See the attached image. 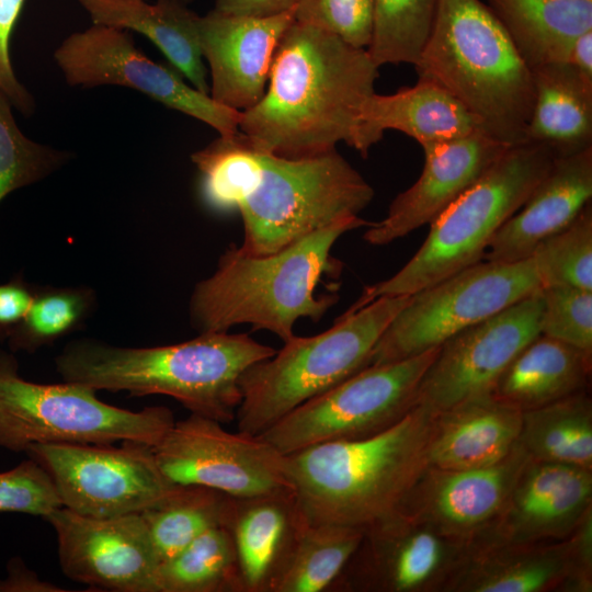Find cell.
Masks as SVG:
<instances>
[{
  "label": "cell",
  "mask_w": 592,
  "mask_h": 592,
  "mask_svg": "<svg viewBox=\"0 0 592 592\" xmlns=\"http://www.w3.org/2000/svg\"><path fill=\"white\" fill-rule=\"evenodd\" d=\"M378 68L367 49L294 20L274 53L267 89L241 112L239 132L258 151L288 158L340 141L352 147Z\"/></svg>",
  "instance_id": "obj_1"
},
{
  "label": "cell",
  "mask_w": 592,
  "mask_h": 592,
  "mask_svg": "<svg viewBox=\"0 0 592 592\" xmlns=\"http://www.w3.org/2000/svg\"><path fill=\"white\" fill-rule=\"evenodd\" d=\"M437 413L418 403L372 436L321 443L285 455L304 520L365 532L397 513L429 467Z\"/></svg>",
  "instance_id": "obj_2"
},
{
  "label": "cell",
  "mask_w": 592,
  "mask_h": 592,
  "mask_svg": "<svg viewBox=\"0 0 592 592\" xmlns=\"http://www.w3.org/2000/svg\"><path fill=\"white\" fill-rule=\"evenodd\" d=\"M276 352L247 333L209 332L171 345L124 348L92 339L68 343L55 358L64 382L132 396L163 395L223 424L241 402L239 380Z\"/></svg>",
  "instance_id": "obj_3"
},
{
  "label": "cell",
  "mask_w": 592,
  "mask_h": 592,
  "mask_svg": "<svg viewBox=\"0 0 592 592\" xmlns=\"http://www.w3.org/2000/svg\"><path fill=\"white\" fill-rule=\"evenodd\" d=\"M369 225L360 216L342 219L265 255L230 246L216 271L192 293V325L200 333L250 325L253 331L266 330L283 342L289 340L297 320L318 322L339 299L334 293H317L323 278L342 271L341 262L331 254L335 241Z\"/></svg>",
  "instance_id": "obj_4"
},
{
  "label": "cell",
  "mask_w": 592,
  "mask_h": 592,
  "mask_svg": "<svg viewBox=\"0 0 592 592\" xmlns=\"http://www.w3.org/2000/svg\"><path fill=\"white\" fill-rule=\"evenodd\" d=\"M419 79L451 93L477 128L511 147L526 141L534 105L532 70L480 0H439L414 66Z\"/></svg>",
  "instance_id": "obj_5"
},
{
  "label": "cell",
  "mask_w": 592,
  "mask_h": 592,
  "mask_svg": "<svg viewBox=\"0 0 592 592\" xmlns=\"http://www.w3.org/2000/svg\"><path fill=\"white\" fill-rule=\"evenodd\" d=\"M556 155L546 146L509 147L487 173L434 221L428 237L391 277L366 286L344 312L384 296H410L481 260L498 230L526 202L551 169Z\"/></svg>",
  "instance_id": "obj_6"
},
{
  "label": "cell",
  "mask_w": 592,
  "mask_h": 592,
  "mask_svg": "<svg viewBox=\"0 0 592 592\" xmlns=\"http://www.w3.org/2000/svg\"><path fill=\"white\" fill-rule=\"evenodd\" d=\"M374 190L337 149L299 158L258 151L239 189L243 240L251 255L277 252L342 219L358 216Z\"/></svg>",
  "instance_id": "obj_7"
},
{
  "label": "cell",
  "mask_w": 592,
  "mask_h": 592,
  "mask_svg": "<svg viewBox=\"0 0 592 592\" xmlns=\"http://www.w3.org/2000/svg\"><path fill=\"white\" fill-rule=\"evenodd\" d=\"M410 296H384L337 318L328 330L284 342L239 380L237 429L260 435L292 410L368 365L374 346Z\"/></svg>",
  "instance_id": "obj_8"
},
{
  "label": "cell",
  "mask_w": 592,
  "mask_h": 592,
  "mask_svg": "<svg viewBox=\"0 0 592 592\" xmlns=\"http://www.w3.org/2000/svg\"><path fill=\"white\" fill-rule=\"evenodd\" d=\"M175 422L163 406L139 411L109 405L86 385L38 384L19 374L13 352L0 349V447L20 453L32 444L137 442L153 447Z\"/></svg>",
  "instance_id": "obj_9"
},
{
  "label": "cell",
  "mask_w": 592,
  "mask_h": 592,
  "mask_svg": "<svg viewBox=\"0 0 592 592\" xmlns=\"http://www.w3.org/2000/svg\"><path fill=\"white\" fill-rule=\"evenodd\" d=\"M540 288L532 258L510 263L481 260L410 295L374 346L368 365L401 361L437 348Z\"/></svg>",
  "instance_id": "obj_10"
},
{
  "label": "cell",
  "mask_w": 592,
  "mask_h": 592,
  "mask_svg": "<svg viewBox=\"0 0 592 592\" xmlns=\"http://www.w3.org/2000/svg\"><path fill=\"white\" fill-rule=\"evenodd\" d=\"M437 351L439 346L401 361L368 365L257 436L288 455L321 443L379 433L417 406L419 383Z\"/></svg>",
  "instance_id": "obj_11"
},
{
  "label": "cell",
  "mask_w": 592,
  "mask_h": 592,
  "mask_svg": "<svg viewBox=\"0 0 592 592\" xmlns=\"http://www.w3.org/2000/svg\"><path fill=\"white\" fill-rule=\"evenodd\" d=\"M24 453L48 473L62 506L84 516L140 513L175 487L160 470L152 447L137 442L121 447L32 444Z\"/></svg>",
  "instance_id": "obj_12"
},
{
  "label": "cell",
  "mask_w": 592,
  "mask_h": 592,
  "mask_svg": "<svg viewBox=\"0 0 592 592\" xmlns=\"http://www.w3.org/2000/svg\"><path fill=\"white\" fill-rule=\"evenodd\" d=\"M54 59L69 86L126 87L209 125L219 136L239 133L241 112L187 84L174 68L152 61L135 46L129 31L93 24L65 38Z\"/></svg>",
  "instance_id": "obj_13"
},
{
  "label": "cell",
  "mask_w": 592,
  "mask_h": 592,
  "mask_svg": "<svg viewBox=\"0 0 592 592\" xmlns=\"http://www.w3.org/2000/svg\"><path fill=\"white\" fill-rule=\"evenodd\" d=\"M152 452L174 485L204 486L236 499L294 491L285 455L260 436L229 432L194 413L175 421Z\"/></svg>",
  "instance_id": "obj_14"
},
{
  "label": "cell",
  "mask_w": 592,
  "mask_h": 592,
  "mask_svg": "<svg viewBox=\"0 0 592 592\" xmlns=\"http://www.w3.org/2000/svg\"><path fill=\"white\" fill-rule=\"evenodd\" d=\"M540 289L444 341L419 383L417 405L441 412L490 395L511 361L540 334Z\"/></svg>",
  "instance_id": "obj_15"
},
{
  "label": "cell",
  "mask_w": 592,
  "mask_h": 592,
  "mask_svg": "<svg viewBox=\"0 0 592 592\" xmlns=\"http://www.w3.org/2000/svg\"><path fill=\"white\" fill-rule=\"evenodd\" d=\"M469 544L398 511L364 532L334 583L350 591L445 592Z\"/></svg>",
  "instance_id": "obj_16"
},
{
  "label": "cell",
  "mask_w": 592,
  "mask_h": 592,
  "mask_svg": "<svg viewBox=\"0 0 592 592\" xmlns=\"http://www.w3.org/2000/svg\"><path fill=\"white\" fill-rule=\"evenodd\" d=\"M45 520L70 580L93 591L157 592L160 562L140 513L90 517L62 506Z\"/></svg>",
  "instance_id": "obj_17"
},
{
  "label": "cell",
  "mask_w": 592,
  "mask_h": 592,
  "mask_svg": "<svg viewBox=\"0 0 592 592\" xmlns=\"http://www.w3.org/2000/svg\"><path fill=\"white\" fill-rule=\"evenodd\" d=\"M421 147L424 166L419 179L394 198L384 219L371 223L363 236L368 244H388L434 221L509 148L479 129Z\"/></svg>",
  "instance_id": "obj_18"
},
{
  "label": "cell",
  "mask_w": 592,
  "mask_h": 592,
  "mask_svg": "<svg viewBox=\"0 0 592 592\" xmlns=\"http://www.w3.org/2000/svg\"><path fill=\"white\" fill-rule=\"evenodd\" d=\"M294 21V9L269 16L212 10L197 20L203 59L209 67V95L243 112L263 95L276 47Z\"/></svg>",
  "instance_id": "obj_19"
},
{
  "label": "cell",
  "mask_w": 592,
  "mask_h": 592,
  "mask_svg": "<svg viewBox=\"0 0 592 592\" xmlns=\"http://www.w3.org/2000/svg\"><path fill=\"white\" fill-rule=\"evenodd\" d=\"M520 443L502 460L470 469L429 466L407 496L401 512L467 542L497 519L524 465Z\"/></svg>",
  "instance_id": "obj_20"
},
{
  "label": "cell",
  "mask_w": 592,
  "mask_h": 592,
  "mask_svg": "<svg viewBox=\"0 0 592 592\" xmlns=\"http://www.w3.org/2000/svg\"><path fill=\"white\" fill-rule=\"evenodd\" d=\"M591 508L592 469L530 457L497 519L475 538L561 540Z\"/></svg>",
  "instance_id": "obj_21"
},
{
  "label": "cell",
  "mask_w": 592,
  "mask_h": 592,
  "mask_svg": "<svg viewBox=\"0 0 592 592\" xmlns=\"http://www.w3.org/2000/svg\"><path fill=\"white\" fill-rule=\"evenodd\" d=\"M569 536L547 543L474 538L445 592H590Z\"/></svg>",
  "instance_id": "obj_22"
},
{
  "label": "cell",
  "mask_w": 592,
  "mask_h": 592,
  "mask_svg": "<svg viewBox=\"0 0 592 592\" xmlns=\"http://www.w3.org/2000/svg\"><path fill=\"white\" fill-rule=\"evenodd\" d=\"M592 198V147L557 157L522 207L492 238L483 260L519 262L568 226Z\"/></svg>",
  "instance_id": "obj_23"
},
{
  "label": "cell",
  "mask_w": 592,
  "mask_h": 592,
  "mask_svg": "<svg viewBox=\"0 0 592 592\" xmlns=\"http://www.w3.org/2000/svg\"><path fill=\"white\" fill-rule=\"evenodd\" d=\"M399 130L420 146L465 136L477 126L466 109L439 84L419 79L392 94L374 92L364 103L353 148L367 157L385 130Z\"/></svg>",
  "instance_id": "obj_24"
},
{
  "label": "cell",
  "mask_w": 592,
  "mask_h": 592,
  "mask_svg": "<svg viewBox=\"0 0 592 592\" xmlns=\"http://www.w3.org/2000/svg\"><path fill=\"white\" fill-rule=\"evenodd\" d=\"M522 411L491 394L437 413L429 466L440 469L486 467L505 458L519 444Z\"/></svg>",
  "instance_id": "obj_25"
},
{
  "label": "cell",
  "mask_w": 592,
  "mask_h": 592,
  "mask_svg": "<svg viewBox=\"0 0 592 592\" xmlns=\"http://www.w3.org/2000/svg\"><path fill=\"white\" fill-rule=\"evenodd\" d=\"M304 524L294 491L235 498L229 528L243 592H270Z\"/></svg>",
  "instance_id": "obj_26"
},
{
  "label": "cell",
  "mask_w": 592,
  "mask_h": 592,
  "mask_svg": "<svg viewBox=\"0 0 592 592\" xmlns=\"http://www.w3.org/2000/svg\"><path fill=\"white\" fill-rule=\"evenodd\" d=\"M93 24L135 31L151 41L196 90L209 94L200 47L198 14L171 0H78Z\"/></svg>",
  "instance_id": "obj_27"
},
{
  "label": "cell",
  "mask_w": 592,
  "mask_h": 592,
  "mask_svg": "<svg viewBox=\"0 0 592 592\" xmlns=\"http://www.w3.org/2000/svg\"><path fill=\"white\" fill-rule=\"evenodd\" d=\"M592 354L539 334L498 378L491 395L526 411L588 390Z\"/></svg>",
  "instance_id": "obj_28"
},
{
  "label": "cell",
  "mask_w": 592,
  "mask_h": 592,
  "mask_svg": "<svg viewBox=\"0 0 592 592\" xmlns=\"http://www.w3.org/2000/svg\"><path fill=\"white\" fill-rule=\"evenodd\" d=\"M534 105L526 141L566 157L592 147V86L567 61L532 69Z\"/></svg>",
  "instance_id": "obj_29"
},
{
  "label": "cell",
  "mask_w": 592,
  "mask_h": 592,
  "mask_svg": "<svg viewBox=\"0 0 592 592\" xmlns=\"http://www.w3.org/2000/svg\"><path fill=\"white\" fill-rule=\"evenodd\" d=\"M532 70L567 61L574 41L592 31V0H487Z\"/></svg>",
  "instance_id": "obj_30"
},
{
  "label": "cell",
  "mask_w": 592,
  "mask_h": 592,
  "mask_svg": "<svg viewBox=\"0 0 592 592\" xmlns=\"http://www.w3.org/2000/svg\"><path fill=\"white\" fill-rule=\"evenodd\" d=\"M519 443L531 458L592 469V401L588 390L522 411Z\"/></svg>",
  "instance_id": "obj_31"
},
{
  "label": "cell",
  "mask_w": 592,
  "mask_h": 592,
  "mask_svg": "<svg viewBox=\"0 0 592 592\" xmlns=\"http://www.w3.org/2000/svg\"><path fill=\"white\" fill-rule=\"evenodd\" d=\"M235 498L197 485H175L159 502L140 512L159 562L203 533L229 526Z\"/></svg>",
  "instance_id": "obj_32"
},
{
  "label": "cell",
  "mask_w": 592,
  "mask_h": 592,
  "mask_svg": "<svg viewBox=\"0 0 592 592\" xmlns=\"http://www.w3.org/2000/svg\"><path fill=\"white\" fill-rule=\"evenodd\" d=\"M363 536L360 528L305 521L270 592H319L332 587Z\"/></svg>",
  "instance_id": "obj_33"
},
{
  "label": "cell",
  "mask_w": 592,
  "mask_h": 592,
  "mask_svg": "<svg viewBox=\"0 0 592 592\" xmlns=\"http://www.w3.org/2000/svg\"><path fill=\"white\" fill-rule=\"evenodd\" d=\"M157 592H243L229 526L208 530L160 562Z\"/></svg>",
  "instance_id": "obj_34"
},
{
  "label": "cell",
  "mask_w": 592,
  "mask_h": 592,
  "mask_svg": "<svg viewBox=\"0 0 592 592\" xmlns=\"http://www.w3.org/2000/svg\"><path fill=\"white\" fill-rule=\"evenodd\" d=\"M92 288L36 285L32 304L7 343L11 352L34 353L81 329L92 315Z\"/></svg>",
  "instance_id": "obj_35"
},
{
  "label": "cell",
  "mask_w": 592,
  "mask_h": 592,
  "mask_svg": "<svg viewBox=\"0 0 592 592\" xmlns=\"http://www.w3.org/2000/svg\"><path fill=\"white\" fill-rule=\"evenodd\" d=\"M439 0H375L374 30L367 52L380 67L417 65L430 35Z\"/></svg>",
  "instance_id": "obj_36"
},
{
  "label": "cell",
  "mask_w": 592,
  "mask_h": 592,
  "mask_svg": "<svg viewBox=\"0 0 592 592\" xmlns=\"http://www.w3.org/2000/svg\"><path fill=\"white\" fill-rule=\"evenodd\" d=\"M542 287L573 286L592 291V205L563 229L543 240L531 257Z\"/></svg>",
  "instance_id": "obj_37"
},
{
  "label": "cell",
  "mask_w": 592,
  "mask_h": 592,
  "mask_svg": "<svg viewBox=\"0 0 592 592\" xmlns=\"http://www.w3.org/2000/svg\"><path fill=\"white\" fill-rule=\"evenodd\" d=\"M0 90V203L12 192L36 183L66 164L72 155L27 138Z\"/></svg>",
  "instance_id": "obj_38"
},
{
  "label": "cell",
  "mask_w": 592,
  "mask_h": 592,
  "mask_svg": "<svg viewBox=\"0 0 592 592\" xmlns=\"http://www.w3.org/2000/svg\"><path fill=\"white\" fill-rule=\"evenodd\" d=\"M540 334L592 354V291L542 287Z\"/></svg>",
  "instance_id": "obj_39"
},
{
  "label": "cell",
  "mask_w": 592,
  "mask_h": 592,
  "mask_svg": "<svg viewBox=\"0 0 592 592\" xmlns=\"http://www.w3.org/2000/svg\"><path fill=\"white\" fill-rule=\"evenodd\" d=\"M375 0H298L294 20L322 29L344 43L367 49L374 30Z\"/></svg>",
  "instance_id": "obj_40"
},
{
  "label": "cell",
  "mask_w": 592,
  "mask_h": 592,
  "mask_svg": "<svg viewBox=\"0 0 592 592\" xmlns=\"http://www.w3.org/2000/svg\"><path fill=\"white\" fill-rule=\"evenodd\" d=\"M62 508L48 473L27 457L10 470L0 473V512L25 513L46 519Z\"/></svg>",
  "instance_id": "obj_41"
},
{
  "label": "cell",
  "mask_w": 592,
  "mask_h": 592,
  "mask_svg": "<svg viewBox=\"0 0 592 592\" xmlns=\"http://www.w3.org/2000/svg\"><path fill=\"white\" fill-rule=\"evenodd\" d=\"M24 0H0V90L9 98L13 107L31 115L35 101L19 81L10 58V38L22 11Z\"/></svg>",
  "instance_id": "obj_42"
},
{
  "label": "cell",
  "mask_w": 592,
  "mask_h": 592,
  "mask_svg": "<svg viewBox=\"0 0 592 592\" xmlns=\"http://www.w3.org/2000/svg\"><path fill=\"white\" fill-rule=\"evenodd\" d=\"M36 285L20 272L0 283V342H7L25 317L35 295Z\"/></svg>",
  "instance_id": "obj_43"
},
{
  "label": "cell",
  "mask_w": 592,
  "mask_h": 592,
  "mask_svg": "<svg viewBox=\"0 0 592 592\" xmlns=\"http://www.w3.org/2000/svg\"><path fill=\"white\" fill-rule=\"evenodd\" d=\"M52 582L45 581L31 570L22 558L12 557L7 562V576L0 579V592H66Z\"/></svg>",
  "instance_id": "obj_44"
},
{
  "label": "cell",
  "mask_w": 592,
  "mask_h": 592,
  "mask_svg": "<svg viewBox=\"0 0 592 592\" xmlns=\"http://www.w3.org/2000/svg\"><path fill=\"white\" fill-rule=\"evenodd\" d=\"M298 0H215L214 10L238 15L269 16L294 9Z\"/></svg>",
  "instance_id": "obj_45"
},
{
  "label": "cell",
  "mask_w": 592,
  "mask_h": 592,
  "mask_svg": "<svg viewBox=\"0 0 592 592\" xmlns=\"http://www.w3.org/2000/svg\"><path fill=\"white\" fill-rule=\"evenodd\" d=\"M567 62L577 70L585 83L592 86V31L581 34L574 41Z\"/></svg>",
  "instance_id": "obj_46"
},
{
  "label": "cell",
  "mask_w": 592,
  "mask_h": 592,
  "mask_svg": "<svg viewBox=\"0 0 592 592\" xmlns=\"http://www.w3.org/2000/svg\"><path fill=\"white\" fill-rule=\"evenodd\" d=\"M171 1H177V2H181V3H185L189 1V0H171Z\"/></svg>",
  "instance_id": "obj_47"
}]
</instances>
